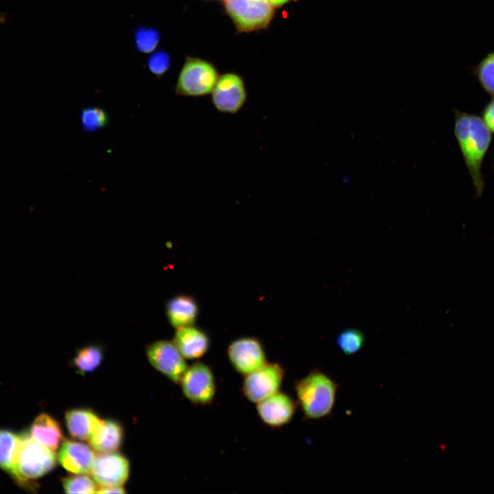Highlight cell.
Returning <instances> with one entry per match:
<instances>
[{"label": "cell", "mask_w": 494, "mask_h": 494, "mask_svg": "<svg viewBox=\"0 0 494 494\" xmlns=\"http://www.w3.org/2000/svg\"><path fill=\"white\" fill-rule=\"evenodd\" d=\"M454 132L477 197L484 189L482 165L491 142V131L482 117L455 110Z\"/></svg>", "instance_id": "cell-1"}, {"label": "cell", "mask_w": 494, "mask_h": 494, "mask_svg": "<svg viewBox=\"0 0 494 494\" xmlns=\"http://www.w3.org/2000/svg\"><path fill=\"white\" fill-rule=\"evenodd\" d=\"M338 384L316 369L297 380L294 389L305 417L319 420L329 416L334 408Z\"/></svg>", "instance_id": "cell-2"}, {"label": "cell", "mask_w": 494, "mask_h": 494, "mask_svg": "<svg viewBox=\"0 0 494 494\" xmlns=\"http://www.w3.org/2000/svg\"><path fill=\"white\" fill-rule=\"evenodd\" d=\"M16 454L12 478L23 486H27L56 467L54 451L39 443L30 434L23 433Z\"/></svg>", "instance_id": "cell-3"}, {"label": "cell", "mask_w": 494, "mask_h": 494, "mask_svg": "<svg viewBox=\"0 0 494 494\" xmlns=\"http://www.w3.org/2000/svg\"><path fill=\"white\" fill-rule=\"evenodd\" d=\"M218 78L216 69L210 63L187 58L177 79L176 94L192 97L207 95L211 93Z\"/></svg>", "instance_id": "cell-4"}, {"label": "cell", "mask_w": 494, "mask_h": 494, "mask_svg": "<svg viewBox=\"0 0 494 494\" xmlns=\"http://www.w3.org/2000/svg\"><path fill=\"white\" fill-rule=\"evenodd\" d=\"M184 396L198 405L211 404L216 395L213 372L207 364L197 362L188 366L180 381Z\"/></svg>", "instance_id": "cell-5"}, {"label": "cell", "mask_w": 494, "mask_h": 494, "mask_svg": "<svg viewBox=\"0 0 494 494\" xmlns=\"http://www.w3.org/2000/svg\"><path fill=\"white\" fill-rule=\"evenodd\" d=\"M225 7L237 28L244 32L266 27L273 15L269 0H225Z\"/></svg>", "instance_id": "cell-6"}, {"label": "cell", "mask_w": 494, "mask_h": 494, "mask_svg": "<svg viewBox=\"0 0 494 494\" xmlns=\"http://www.w3.org/2000/svg\"><path fill=\"white\" fill-rule=\"evenodd\" d=\"M244 377L242 392L249 401L257 403L280 390L285 370L279 363L267 362Z\"/></svg>", "instance_id": "cell-7"}, {"label": "cell", "mask_w": 494, "mask_h": 494, "mask_svg": "<svg viewBox=\"0 0 494 494\" xmlns=\"http://www.w3.org/2000/svg\"><path fill=\"white\" fill-rule=\"evenodd\" d=\"M211 95L215 108L221 113L228 115H235L240 111L247 99L242 78L231 73L218 78Z\"/></svg>", "instance_id": "cell-8"}, {"label": "cell", "mask_w": 494, "mask_h": 494, "mask_svg": "<svg viewBox=\"0 0 494 494\" xmlns=\"http://www.w3.org/2000/svg\"><path fill=\"white\" fill-rule=\"evenodd\" d=\"M146 355L150 363L175 384L180 381L187 368L185 358L173 342L158 340L149 344Z\"/></svg>", "instance_id": "cell-9"}, {"label": "cell", "mask_w": 494, "mask_h": 494, "mask_svg": "<svg viewBox=\"0 0 494 494\" xmlns=\"http://www.w3.org/2000/svg\"><path fill=\"white\" fill-rule=\"evenodd\" d=\"M227 355L233 368L243 376L255 371L268 362L261 343L252 337L233 340L228 347Z\"/></svg>", "instance_id": "cell-10"}, {"label": "cell", "mask_w": 494, "mask_h": 494, "mask_svg": "<svg viewBox=\"0 0 494 494\" xmlns=\"http://www.w3.org/2000/svg\"><path fill=\"white\" fill-rule=\"evenodd\" d=\"M129 472L128 460L115 451L96 456L90 473L95 483L100 488H104L122 486L128 478Z\"/></svg>", "instance_id": "cell-11"}, {"label": "cell", "mask_w": 494, "mask_h": 494, "mask_svg": "<svg viewBox=\"0 0 494 494\" xmlns=\"http://www.w3.org/2000/svg\"><path fill=\"white\" fill-rule=\"evenodd\" d=\"M261 421L271 427H281L289 423L296 412V403L287 394L278 391L256 403Z\"/></svg>", "instance_id": "cell-12"}, {"label": "cell", "mask_w": 494, "mask_h": 494, "mask_svg": "<svg viewBox=\"0 0 494 494\" xmlns=\"http://www.w3.org/2000/svg\"><path fill=\"white\" fill-rule=\"evenodd\" d=\"M95 458L96 454L91 446L68 439L62 443L58 456L60 464L74 474L90 473Z\"/></svg>", "instance_id": "cell-13"}, {"label": "cell", "mask_w": 494, "mask_h": 494, "mask_svg": "<svg viewBox=\"0 0 494 494\" xmlns=\"http://www.w3.org/2000/svg\"><path fill=\"white\" fill-rule=\"evenodd\" d=\"M173 342L188 360L200 358L208 351L210 345L208 336L192 325L177 329Z\"/></svg>", "instance_id": "cell-14"}, {"label": "cell", "mask_w": 494, "mask_h": 494, "mask_svg": "<svg viewBox=\"0 0 494 494\" xmlns=\"http://www.w3.org/2000/svg\"><path fill=\"white\" fill-rule=\"evenodd\" d=\"M123 437L124 431L119 423L111 419H101L88 442L96 451L110 453L120 448Z\"/></svg>", "instance_id": "cell-15"}, {"label": "cell", "mask_w": 494, "mask_h": 494, "mask_svg": "<svg viewBox=\"0 0 494 494\" xmlns=\"http://www.w3.org/2000/svg\"><path fill=\"white\" fill-rule=\"evenodd\" d=\"M198 312L194 298L180 294L170 298L166 304V314L169 323L175 328L192 325Z\"/></svg>", "instance_id": "cell-16"}, {"label": "cell", "mask_w": 494, "mask_h": 494, "mask_svg": "<svg viewBox=\"0 0 494 494\" xmlns=\"http://www.w3.org/2000/svg\"><path fill=\"white\" fill-rule=\"evenodd\" d=\"M64 420L71 436L88 442L101 419L89 409L74 408L65 412Z\"/></svg>", "instance_id": "cell-17"}, {"label": "cell", "mask_w": 494, "mask_h": 494, "mask_svg": "<svg viewBox=\"0 0 494 494\" xmlns=\"http://www.w3.org/2000/svg\"><path fill=\"white\" fill-rule=\"evenodd\" d=\"M29 434L35 440L53 451L58 449L63 437L58 422L45 413L34 419Z\"/></svg>", "instance_id": "cell-18"}, {"label": "cell", "mask_w": 494, "mask_h": 494, "mask_svg": "<svg viewBox=\"0 0 494 494\" xmlns=\"http://www.w3.org/2000/svg\"><path fill=\"white\" fill-rule=\"evenodd\" d=\"M21 434L10 430L0 429V469L12 477L15 467Z\"/></svg>", "instance_id": "cell-19"}, {"label": "cell", "mask_w": 494, "mask_h": 494, "mask_svg": "<svg viewBox=\"0 0 494 494\" xmlns=\"http://www.w3.org/2000/svg\"><path fill=\"white\" fill-rule=\"evenodd\" d=\"M104 358V350L99 344H89L79 349L72 360L77 371L81 374L89 373L96 370Z\"/></svg>", "instance_id": "cell-20"}, {"label": "cell", "mask_w": 494, "mask_h": 494, "mask_svg": "<svg viewBox=\"0 0 494 494\" xmlns=\"http://www.w3.org/2000/svg\"><path fill=\"white\" fill-rule=\"evenodd\" d=\"M336 342L339 349L344 355H353L363 348L365 344V336L357 329H346L338 335Z\"/></svg>", "instance_id": "cell-21"}, {"label": "cell", "mask_w": 494, "mask_h": 494, "mask_svg": "<svg viewBox=\"0 0 494 494\" xmlns=\"http://www.w3.org/2000/svg\"><path fill=\"white\" fill-rule=\"evenodd\" d=\"M474 73L483 90L494 96V51L480 61L475 67Z\"/></svg>", "instance_id": "cell-22"}, {"label": "cell", "mask_w": 494, "mask_h": 494, "mask_svg": "<svg viewBox=\"0 0 494 494\" xmlns=\"http://www.w3.org/2000/svg\"><path fill=\"white\" fill-rule=\"evenodd\" d=\"M80 119L83 130L89 132L104 128L109 121L106 111L97 106H89L82 109Z\"/></svg>", "instance_id": "cell-23"}, {"label": "cell", "mask_w": 494, "mask_h": 494, "mask_svg": "<svg viewBox=\"0 0 494 494\" xmlns=\"http://www.w3.org/2000/svg\"><path fill=\"white\" fill-rule=\"evenodd\" d=\"M63 489L67 493H93L97 491V484L86 474H75L62 480Z\"/></svg>", "instance_id": "cell-24"}, {"label": "cell", "mask_w": 494, "mask_h": 494, "mask_svg": "<svg viewBox=\"0 0 494 494\" xmlns=\"http://www.w3.org/2000/svg\"><path fill=\"white\" fill-rule=\"evenodd\" d=\"M159 40V32L154 28L139 27L134 34L136 49L141 53L152 52L158 46Z\"/></svg>", "instance_id": "cell-25"}, {"label": "cell", "mask_w": 494, "mask_h": 494, "mask_svg": "<svg viewBox=\"0 0 494 494\" xmlns=\"http://www.w3.org/2000/svg\"><path fill=\"white\" fill-rule=\"evenodd\" d=\"M170 64V57L164 51L154 53L148 61L149 70L158 77L163 75L168 71Z\"/></svg>", "instance_id": "cell-26"}, {"label": "cell", "mask_w": 494, "mask_h": 494, "mask_svg": "<svg viewBox=\"0 0 494 494\" xmlns=\"http://www.w3.org/2000/svg\"><path fill=\"white\" fill-rule=\"evenodd\" d=\"M482 119L491 132H494V96L484 106L482 112Z\"/></svg>", "instance_id": "cell-27"}, {"label": "cell", "mask_w": 494, "mask_h": 494, "mask_svg": "<svg viewBox=\"0 0 494 494\" xmlns=\"http://www.w3.org/2000/svg\"><path fill=\"white\" fill-rule=\"evenodd\" d=\"M97 493H125L126 491L122 486L104 487L97 489Z\"/></svg>", "instance_id": "cell-28"}, {"label": "cell", "mask_w": 494, "mask_h": 494, "mask_svg": "<svg viewBox=\"0 0 494 494\" xmlns=\"http://www.w3.org/2000/svg\"><path fill=\"white\" fill-rule=\"evenodd\" d=\"M272 6L279 7L286 3L290 0H269Z\"/></svg>", "instance_id": "cell-29"}, {"label": "cell", "mask_w": 494, "mask_h": 494, "mask_svg": "<svg viewBox=\"0 0 494 494\" xmlns=\"http://www.w3.org/2000/svg\"><path fill=\"white\" fill-rule=\"evenodd\" d=\"M493 169H494V163H493Z\"/></svg>", "instance_id": "cell-30"}]
</instances>
